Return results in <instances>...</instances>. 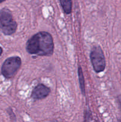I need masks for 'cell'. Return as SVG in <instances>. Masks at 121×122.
Returning a JSON list of instances; mask_svg holds the SVG:
<instances>
[{"instance_id": "52a82bcc", "label": "cell", "mask_w": 121, "mask_h": 122, "mask_svg": "<svg viewBox=\"0 0 121 122\" xmlns=\"http://www.w3.org/2000/svg\"><path fill=\"white\" fill-rule=\"evenodd\" d=\"M78 78H79V87H80L81 91L82 92V94L84 95H85V83H84V77L83 75L82 69L80 66H78Z\"/></svg>"}, {"instance_id": "6da1fadb", "label": "cell", "mask_w": 121, "mask_h": 122, "mask_svg": "<svg viewBox=\"0 0 121 122\" xmlns=\"http://www.w3.org/2000/svg\"><path fill=\"white\" fill-rule=\"evenodd\" d=\"M53 49V38L47 32H39L30 38L26 44L28 53L39 56H52Z\"/></svg>"}, {"instance_id": "9c48e42d", "label": "cell", "mask_w": 121, "mask_h": 122, "mask_svg": "<svg viewBox=\"0 0 121 122\" xmlns=\"http://www.w3.org/2000/svg\"><path fill=\"white\" fill-rule=\"evenodd\" d=\"M4 1H5V0H0V3H1V2H4Z\"/></svg>"}, {"instance_id": "30bf717a", "label": "cell", "mask_w": 121, "mask_h": 122, "mask_svg": "<svg viewBox=\"0 0 121 122\" xmlns=\"http://www.w3.org/2000/svg\"><path fill=\"white\" fill-rule=\"evenodd\" d=\"M121 122V121H120V122Z\"/></svg>"}, {"instance_id": "3957f363", "label": "cell", "mask_w": 121, "mask_h": 122, "mask_svg": "<svg viewBox=\"0 0 121 122\" xmlns=\"http://www.w3.org/2000/svg\"><path fill=\"white\" fill-rule=\"evenodd\" d=\"M21 65V60L19 57L15 56L7 58L2 64V75L6 78H11L16 74Z\"/></svg>"}, {"instance_id": "277c9868", "label": "cell", "mask_w": 121, "mask_h": 122, "mask_svg": "<svg viewBox=\"0 0 121 122\" xmlns=\"http://www.w3.org/2000/svg\"><path fill=\"white\" fill-rule=\"evenodd\" d=\"M90 57L94 71L97 73L104 71L106 67V60L100 46H94L90 52Z\"/></svg>"}, {"instance_id": "8992f818", "label": "cell", "mask_w": 121, "mask_h": 122, "mask_svg": "<svg viewBox=\"0 0 121 122\" xmlns=\"http://www.w3.org/2000/svg\"><path fill=\"white\" fill-rule=\"evenodd\" d=\"M60 3L63 10L66 14H69L72 11V1L71 0H60Z\"/></svg>"}, {"instance_id": "ba28073f", "label": "cell", "mask_w": 121, "mask_h": 122, "mask_svg": "<svg viewBox=\"0 0 121 122\" xmlns=\"http://www.w3.org/2000/svg\"><path fill=\"white\" fill-rule=\"evenodd\" d=\"M2 51H3V50H2V48L1 47H0V56H1V54H2Z\"/></svg>"}, {"instance_id": "5b68a950", "label": "cell", "mask_w": 121, "mask_h": 122, "mask_svg": "<svg viewBox=\"0 0 121 122\" xmlns=\"http://www.w3.org/2000/svg\"><path fill=\"white\" fill-rule=\"evenodd\" d=\"M51 92L49 88L43 84H39L33 89L32 92V98L38 100L45 98Z\"/></svg>"}, {"instance_id": "7a4b0ae2", "label": "cell", "mask_w": 121, "mask_h": 122, "mask_svg": "<svg viewBox=\"0 0 121 122\" xmlns=\"http://www.w3.org/2000/svg\"><path fill=\"white\" fill-rule=\"evenodd\" d=\"M17 24L13 19L11 12L8 8L0 10V29L5 35H11L15 32Z\"/></svg>"}]
</instances>
